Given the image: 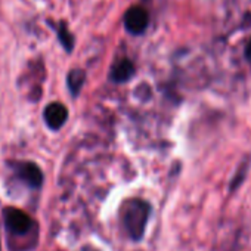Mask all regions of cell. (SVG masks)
Here are the masks:
<instances>
[{"label":"cell","mask_w":251,"mask_h":251,"mask_svg":"<svg viewBox=\"0 0 251 251\" xmlns=\"http://www.w3.org/2000/svg\"><path fill=\"white\" fill-rule=\"evenodd\" d=\"M133 74H135L133 62L129 59H121L112 67L109 77L114 83H126L133 77Z\"/></svg>","instance_id":"6"},{"label":"cell","mask_w":251,"mask_h":251,"mask_svg":"<svg viewBox=\"0 0 251 251\" xmlns=\"http://www.w3.org/2000/svg\"><path fill=\"white\" fill-rule=\"evenodd\" d=\"M11 169L15 176L21 179L27 186L33 189H39L43 183V172L36 163L31 161H11Z\"/></svg>","instance_id":"3"},{"label":"cell","mask_w":251,"mask_h":251,"mask_svg":"<svg viewBox=\"0 0 251 251\" xmlns=\"http://www.w3.org/2000/svg\"><path fill=\"white\" fill-rule=\"evenodd\" d=\"M55 30H56L58 39H59L61 45L64 46V49H65L68 53L73 52V49H74V36L68 31L67 24H65L64 21H61V23H58V25L55 27Z\"/></svg>","instance_id":"8"},{"label":"cell","mask_w":251,"mask_h":251,"mask_svg":"<svg viewBox=\"0 0 251 251\" xmlns=\"http://www.w3.org/2000/svg\"><path fill=\"white\" fill-rule=\"evenodd\" d=\"M0 251H2V245H0Z\"/></svg>","instance_id":"10"},{"label":"cell","mask_w":251,"mask_h":251,"mask_svg":"<svg viewBox=\"0 0 251 251\" xmlns=\"http://www.w3.org/2000/svg\"><path fill=\"white\" fill-rule=\"evenodd\" d=\"M3 220L9 236H27L37 226L31 216L15 207H8L3 210Z\"/></svg>","instance_id":"2"},{"label":"cell","mask_w":251,"mask_h":251,"mask_svg":"<svg viewBox=\"0 0 251 251\" xmlns=\"http://www.w3.org/2000/svg\"><path fill=\"white\" fill-rule=\"evenodd\" d=\"M43 118L50 130H59L68 120V109L61 102H52L45 108Z\"/></svg>","instance_id":"5"},{"label":"cell","mask_w":251,"mask_h":251,"mask_svg":"<svg viewBox=\"0 0 251 251\" xmlns=\"http://www.w3.org/2000/svg\"><path fill=\"white\" fill-rule=\"evenodd\" d=\"M148 24H150V15L141 6L130 8L124 15V27L133 36L144 34L145 30L148 28Z\"/></svg>","instance_id":"4"},{"label":"cell","mask_w":251,"mask_h":251,"mask_svg":"<svg viewBox=\"0 0 251 251\" xmlns=\"http://www.w3.org/2000/svg\"><path fill=\"white\" fill-rule=\"evenodd\" d=\"M150 214H151L150 202L139 198H133L123 205L121 222L126 232H127V235L133 241L142 239L147 229V223L150 220Z\"/></svg>","instance_id":"1"},{"label":"cell","mask_w":251,"mask_h":251,"mask_svg":"<svg viewBox=\"0 0 251 251\" xmlns=\"http://www.w3.org/2000/svg\"><path fill=\"white\" fill-rule=\"evenodd\" d=\"M245 58L248 59V62H251V40H250V43L245 48Z\"/></svg>","instance_id":"9"},{"label":"cell","mask_w":251,"mask_h":251,"mask_svg":"<svg viewBox=\"0 0 251 251\" xmlns=\"http://www.w3.org/2000/svg\"><path fill=\"white\" fill-rule=\"evenodd\" d=\"M84 80H86V73H84L83 70H80V68L71 70V71L68 73L67 84H68L70 93H71L74 98L80 93V90H81V87H83V84H84Z\"/></svg>","instance_id":"7"}]
</instances>
